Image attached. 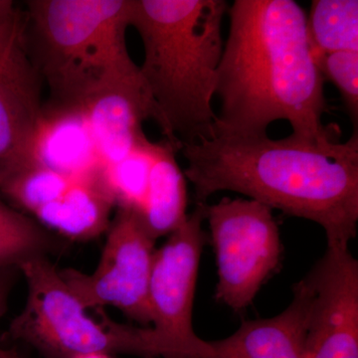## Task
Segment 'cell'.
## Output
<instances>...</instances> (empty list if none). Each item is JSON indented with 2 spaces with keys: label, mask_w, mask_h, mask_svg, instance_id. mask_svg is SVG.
<instances>
[{
  "label": "cell",
  "mask_w": 358,
  "mask_h": 358,
  "mask_svg": "<svg viewBox=\"0 0 358 358\" xmlns=\"http://www.w3.org/2000/svg\"><path fill=\"white\" fill-rule=\"evenodd\" d=\"M179 152L197 204L228 190L319 224L331 248H348L357 236V131L345 143L217 134Z\"/></svg>",
  "instance_id": "1"
},
{
  "label": "cell",
  "mask_w": 358,
  "mask_h": 358,
  "mask_svg": "<svg viewBox=\"0 0 358 358\" xmlns=\"http://www.w3.org/2000/svg\"><path fill=\"white\" fill-rule=\"evenodd\" d=\"M217 71L215 134L265 136L285 120L303 140H338L324 126V79L308 39L307 14L294 0H236Z\"/></svg>",
  "instance_id": "2"
},
{
  "label": "cell",
  "mask_w": 358,
  "mask_h": 358,
  "mask_svg": "<svg viewBox=\"0 0 358 358\" xmlns=\"http://www.w3.org/2000/svg\"><path fill=\"white\" fill-rule=\"evenodd\" d=\"M224 0H131V26L143 46L141 75L164 138L181 145L216 133Z\"/></svg>",
  "instance_id": "3"
},
{
  "label": "cell",
  "mask_w": 358,
  "mask_h": 358,
  "mask_svg": "<svg viewBox=\"0 0 358 358\" xmlns=\"http://www.w3.org/2000/svg\"><path fill=\"white\" fill-rule=\"evenodd\" d=\"M27 6L26 46L54 106L80 109L94 96L121 91L159 124L140 66L127 47L131 0H32Z\"/></svg>",
  "instance_id": "4"
},
{
  "label": "cell",
  "mask_w": 358,
  "mask_h": 358,
  "mask_svg": "<svg viewBox=\"0 0 358 358\" xmlns=\"http://www.w3.org/2000/svg\"><path fill=\"white\" fill-rule=\"evenodd\" d=\"M28 286L25 308L11 322L8 334L36 348L44 358H76L101 353L145 355L140 327L122 326L107 317L96 322L86 313L59 271L46 256L20 266Z\"/></svg>",
  "instance_id": "5"
},
{
  "label": "cell",
  "mask_w": 358,
  "mask_h": 358,
  "mask_svg": "<svg viewBox=\"0 0 358 358\" xmlns=\"http://www.w3.org/2000/svg\"><path fill=\"white\" fill-rule=\"evenodd\" d=\"M217 263L216 299L243 312L281 263L282 245L273 209L252 199L224 197L204 204Z\"/></svg>",
  "instance_id": "6"
},
{
  "label": "cell",
  "mask_w": 358,
  "mask_h": 358,
  "mask_svg": "<svg viewBox=\"0 0 358 358\" xmlns=\"http://www.w3.org/2000/svg\"><path fill=\"white\" fill-rule=\"evenodd\" d=\"M204 204L187 216L157 250L148 288L150 334L162 358H207L208 341L192 327L195 288L206 234Z\"/></svg>",
  "instance_id": "7"
},
{
  "label": "cell",
  "mask_w": 358,
  "mask_h": 358,
  "mask_svg": "<svg viewBox=\"0 0 358 358\" xmlns=\"http://www.w3.org/2000/svg\"><path fill=\"white\" fill-rule=\"evenodd\" d=\"M293 294L303 358H358V262L348 248L327 247Z\"/></svg>",
  "instance_id": "8"
},
{
  "label": "cell",
  "mask_w": 358,
  "mask_h": 358,
  "mask_svg": "<svg viewBox=\"0 0 358 358\" xmlns=\"http://www.w3.org/2000/svg\"><path fill=\"white\" fill-rule=\"evenodd\" d=\"M155 241L133 211L119 208L95 272L66 268L59 275L86 310L114 306L129 319L152 324L148 288Z\"/></svg>",
  "instance_id": "9"
},
{
  "label": "cell",
  "mask_w": 358,
  "mask_h": 358,
  "mask_svg": "<svg viewBox=\"0 0 358 358\" xmlns=\"http://www.w3.org/2000/svg\"><path fill=\"white\" fill-rule=\"evenodd\" d=\"M35 164L72 176H91L102 169L83 110L57 106L42 110Z\"/></svg>",
  "instance_id": "10"
},
{
  "label": "cell",
  "mask_w": 358,
  "mask_h": 358,
  "mask_svg": "<svg viewBox=\"0 0 358 358\" xmlns=\"http://www.w3.org/2000/svg\"><path fill=\"white\" fill-rule=\"evenodd\" d=\"M115 201L103 178L102 169L73 179L60 196L33 215L38 223L73 240H89L109 229Z\"/></svg>",
  "instance_id": "11"
},
{
  "label": "cell",
  "mask_w": 358,
  "mask_h": 358,
  "mask_svg": "<svg viewBox=\"0 0 358 358\" xmlns=\"http://www.w3.org/2000/svg\"><path fill=\"white\" fill-rule=\"evenodd\" d=\"M91 129L103 166L119 162L148 140L143 122L147 110L133 96L108 91L89 99L80 108Z\"/></svg>",
  "instance_id": "12"
},
{
  "label": "cell",
  "mask_w": 358,
  "mask_h": 358,
  "mask_svg": "<svg viewBox=\"0 0 358 358\" xmlns=\"http://www.w3.org/2000/svg\"><path fill=\"white\" fill-rule=\"evenodd\" d=\"M180 145L164 138L152 143V164L145 202L136 214L155 240L171 235L187 218V188L176 154Z\"/></svg>",
  "instance_id": "13"
},
{
  "label": "cell",
  "mask_w": 358,
  "mask_h": 358,
  "mask_svg": "<svg viewBox=\"0 0 358 358\" xmlns=\"http://www.w3.org/2000/svg\"><path fill=\"white\" fill-rule=\"evenodd\" d=\"M208 358H303L300 315L292 301L270 319L248 320L232 336L208 341Z\"/></svg>",
  "instance_id": "14"
},
{
  "label": "cell",
  "mask_w": 358,
  "mask_h": 358,
  "mask_svg": "<svg viewBox=\"0 0 358 358\" xmlns=\"http://www.w3.org/2000/svg\"><path fill=\"white\" fill-rule=\"evenodd\" d=\"M43 108L0 84V186L35 164V141Z\"/></svg>",
  "instance_id": "15"
},
{
  "label": "cell",
  "mask_w": 358,
  "mask_h": 358,
  "mask_svg": "<svg viewBox=\"0 0 358 358\" xmlns=\"http://www.w3.org/2000/svg\"><path fill=\"white\" fill-rule=\"evenodd\" d=\"M307 30L315 55L358 51L357 0H315Z\"/></svg>",
  "instance_id": "16"
},
{
  "label": "cell",
  "mask_w": 358,
  "mask_h": 358,
  "mask_svg": "<svg viewBox=\"0 0 358 358\" xmlns=\"http://www.w3.org/2000/svg\"><path fill=\"white\" fill-rule=\"evenodd\" d=\"M57 244L38 222L0 199V268H20L33 257L46 256Z\"/></svg>",
  "instance_id": "17"
},
{
  "label": "cell",
  "mask_w": 358,
  "mask_h": 358,
  "mask_svg": "<svg viewBox=\"0 0 358 358\" xmlns=\"http://www.w3.org/2000/svg\"><path fill=\"white\" fill-rule=\"evenodd\" d=\"M25 25L20 15L0 25V84L42 107L40 102L41 78L28 53Z\"/></svg>",
  "instance_id": "18"
},
{
  "label": "cell",
  "mask_w": 358,
  "mask_h": 358,
  "mask_svg": "<svg viewBox=\"0 0 358 358\" xmlns=\"http://www.w3.org/2000/svg\"><path fill=\"white\" fill-rule=\"evenodd\" d=\"M152 143L148 140L124 159L103 166V180L119 208L138 213L143 206L150 178Z\"/></svg>",
  "instance_id": "19"
},
{
  "label": "cell",
  "mask_w": 358,
  "mask_h": 358,
  "mask_svg": "<svg viewBox=\"0 0 358 358\" xmlns=\"http://www.w3.org/2000/svg\"><path fill=\"white\" fill-rule=\"evenodd\" d=\"M320 73L338 88L350 121L357 131L358 51H338L315 55Z\"/></svg>",
  "instance_id": "20"
},
{
  "label": "cell",
  "mask_w": 358,
  "mask_h": 358,
  "mask_svg": "<svg viewBox=\"0 0 358 358\" xmlns=\"http://www.w3.org/2000/svg\"><path fill=\"white\" fill-rule=\"evenodd\" d=\"M20 268L15 267L0 268V319L7 310L8 296Z\"/></svg>",
  "instance_id": "21"
},
{
  "label": "cell",
  "mask_w": 358,
  "mask_h": 358,
  "mask_svg": "<svg viewBox=\"0 0 358 358\" xmlns=\"http://www.w3.org/2000/svg\"><path fill=\"white\" fill-rule=\"evenodd\" d=\"M20 13L16 11L13 1L0 0V25L6 24L9 21L17 17Z\"/></svg>",
  "instance_id": "22"
},
{
  "label": "cell",
  "mask_w": 358,
  "mask_h": 358,
  "mask_svg": "<svg viewBox=\"0 0 358 358\" xmlns=\"http://www.w3.org/2000/svg\"><path fill=\"white\" fill-rule=\"evenodd\" d=\"M76 358H110L109 355H101V353H93V355H82V357H78Z\"/></svg>",
  "instance_id": "23"
},
{
  "label": "cell",
  "mask_w": 358,
  "mask_h": 358,
  "mask_svg": "<svg viewBox=\"0 0 358 358\" xmlns=\"http://www.w3.org/2000/svg\"><path fill=\"white\" fill-rule=\"evenodd\" d=\"M0 358H17L13 353L8 352V350H2L0 348Z\"/></svg>",
  "instance_id": "24"
}]
</instances>
